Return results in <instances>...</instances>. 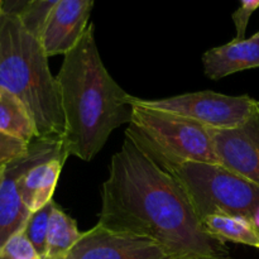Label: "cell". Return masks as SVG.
<instances>
[{
    "label": "cell",
    "instance_id": "obj_13",
    "mask_svg": "<svg viewBox=\"0 0 259 259\" xmlns=\"http://www.w3.org/2000/svg\"><path fill=\"white\" fill-rule=\"evenodd\" d=\"M82 235L75 219L66 214L57 202L53 204L50 218L47 243L43 259H66Z\"/></svg>",
    "mask_w": 259,
    "mask_h": 259
},
{
    "label": "cell",
    "instance_id": "obj_25",
    "mask_svg": "<svg viewBox=\"0 0 259 259\" xmlns=\"http://www.w3.org/2000/svg\"><path fill=\"white\" fill-rule=\"evenodd\" d=\"M0 8H3V0H0Z\"/></svg>",
    "mask_w": 259,
    "mask_h": 259
},
{
    "label": "cell",
    "instance_id": "obj_14",
    "mask_svg": "<svg viewBox=\"0 0 259 259\" xmlns=\"http://www.w3.org/2000/svg\"><path fill=\"white\" fill-rule=\"evenodd\" d=\"M205 229L222 242H233L259 249V232L252 220L238 215H211L202 222Z\"/></svg>",
    "mask_w": 259,
    "mask_h": 259
},
{
    "label": "cell",
    "instance_id": "obj_4",
    "mask_svg": "<svg viewBox=\"0 0 259 259\" xmlns=\"http://www.w3.org/2000/svg\"><path fill=\"white\" fill-rule=\"evenodd\" d=\"M131 104L133 111L125 137L164 171L186 162L219 163L209 128L175 114Z\"/></svg>",
    "mask_w": 259,
    "mask_h": 259
},
{
    "label": "cell",
    "instance_id": "obj_18",
    "mask_svg": "<svg viewBox=\"0 0 259 259\" xmlns=\"http://www.w3.org/2000/svg\"><path fill=\"white\" fill-rule=\"evenodd\" d=\"M0 259H42L27 238L24 228L0 245Z\"/></svg>",
    "mask_w": 259,
    "mask_h": 259
},
{
    "label": "cell",
    "instance_id": "obj_20",
    "mask_svg": "<svg viewBox=\"0 0 259 259\" xmlns=\"http://www.w3.org/2000/svg\"><path fill=\"white\" fill-rule=\"evenodd\" d=\"M258 8L259 0H240V7L232 15L235 30H237L235 39H244L250 17Z\"/></svg>",
    "mask_w": 259,
    "mask_h": 259
},
{
    "label": "cell",
    "instance_id": "obj_24",
    "mask_svg": "<svg viewBox=\"0 0 259 259\" xmlns=\"http://www.w3.org/2000/svg\"><path fill=\"white\" fill-rule=\"evenodd\" d=\"M3 12H4V8H0V17H2Z\"/></svg>",
    "mask_w": 259,
    "mask_h": 259
},
{
    "label": "cell",
    "instance_id": "obj_5",
    "mask_svg": "<svg viewBox=\"0 0 259 259\" xmlns=\"http://www.w3.org/2000/svg\"><path fill=\"white\" fill-rule=\"evenodd\" d=\"M186 192L199 220L211 215L249 218L259 205V187L220 163L186 162L169 171Z\"/></svg>",
    "mask_w": 259,
    "mask_h": 259
},
{
    "label": "cell",
    "instance_id": "obj_7",
    "mask_svg": "<svg viewBox=\"0 0 259 259\" xmlns=\"http://www.w3.org/2000/svg\"><path fill=\"white\" fill-rule=\"evenodd\" d=\"M55 157H67L61 139H34L25 156L7 166L0 187V245L12 235L23 229L29 218V211L22 201L19 180L33 164Z\"/></svg>",
    "mask_w": 259,
    "mask_h": 259
},
{
    "label": "cell",
    "instance_id": "obj_15",
    "mask_svg": "<svg viewBox=\"0 0 259 259\" xmlns=\"http://www.w3.org/2000/svg\"><path fill=\"white\" fill-rule=\"evenodd\" d=\"M0 132L27 143L37 139V129L25 106L8 91L0 89Z\"/></svg>",
    "mask_w": 259,
    "mask_h": 259
},
{
    "label": "cell",
    "instance_id": "obj_3",
    "mask_svg": "<svg viewBox=\"0 0 259 259\" xmlns=\"http://www.w3.org/2000/svg\"><path fill=\"white\" fill-rule=\"evenodd\" d=\"M40 39L18 12L0 17V89L14 95L32 116L37 138L61 139L66 132L60 90Z\"/></svg>",
    "mask_w": 259,
    "mask_h": 259
},
{
    "label": "cell",
    "instance_id": "obj_10",
    "mask_svg": "<svg viewBox=\"0 0 259 259\" xmlns=\"http://www.w3.org/2000/svg\"><path fill=\"white\" fill-rule=\"evenodd\" d=\"M95 0H60L48 13L39 39L48 57L70 52L89 27Z\"/></svg>",
    "mask_w": 259,
    "mask_h": 259
},
{
    "label": "cell",
    "instance_id": "obj_19",
    "mask_svg": "<svg viewBox=\"0 0 259 259\" xmlns=\"http://www.w3.org/2000/svg\"><path fill=\"white\" fill-rule=\"evenodd\" d=\"M29 147L30 143L0 132V168H4L15 159L25 156Z\"/></svg>",
    "mask_w": 259,
    "mask_h": 259
},
{
    "label": "cell",
    "instance_id": "obj_1",
    "mask_svg": "<svg viewBox=\"0 0 259 259\" xmlns=\"http://www.w3.org/2000/svg\"><path fill=\"white\" fill-rule=\"evenodd\" d=\"M98 224L148 238L175 255L229 257L225 243L201 224L177 180L126 137L101 187Z\"/></svg>",
    "mask_w": 259,
    "mask_h": 259
},
{
    "label": "cell",
    "instance_id": "obj_9",
    "mask_svg": "<svg viewBox=\"0 0 259 259\" xmlns=\"http://www.w3.org/2000/svg\"><path fill=\"white\" fill-rule=\"evenodd\" d=\"M210 134L219 163L259 187V100L244 124Z\"/></svg>",
    "mask_w": 259,
    "mask_h": 259
},
{
    "label": "cell",
    "instance_id": "obj_22",
    "mask_svg": "<svg viewBox=\"0 0 259 259\" xmlns=\"http://www.w3.org/2000/svg\"><path fill=\"white\" fill-rule=\"evenodd\" d=\"M169 259H207V258L196 257V255H176V257H172Z\"/></svg>",
    "mask_w": 259,
    "mask_h": 259
},
{
    "label": "cell",
    "instance_id": "obj_6",
    "mask_svg": "<svg viewBox=\"0 0 259 259\" xmlns=\"http://www.w3.org/2000/svg\"><path fill=\"white\" fill-rule=\"evenodd\" d=\"M131 103L190 119L209 129H233L249 119L258 100L248 95L230 96L205 90L157 100L132 95Z\"/></svg>",
    "mask_w": 259,
    "mask_h": 259
},
{
    "label": "cell",
    "instance_id": "obj_12",
    "mask_svg": "<svg viewBox=\"0 0 259 259\" xmlns=\"http://www.w3.org/2000/svg\"><path fill=\"white\" fill-rule=\"evenodd\" d=\"M67 157H55L33 164L19 180L22 201L29 214L38 211L52 201L61 171Z\"/></svg>",
    "mask_w": 259,
    "mask_h": 259
},
{
    "label": "cell",
    "instance_id": "obj_17",
    "mask_svg": "<svg viewBox=\"0 0 259 259\" xmlns=\"http://www.w3.org/2000/svg\"><path fill=\"white\" fill-rule=\"evenodd\" d=\"M58 2L60 0H29L18 13L25 27L39 38L40 29L48 13Z\"/></svg>",
    "mask_w": 259,
    "mask_h": 259
},
{
    "label": "cell",
    "instance_id": "obj_23",
    "mask_svg": "<svg viewBox=\"0 0 259 259\" xmlns=\"http://www.w3.org/2000/svg\"><path fill=\"white\" fill-rule=\"evenodd\" d=\"M5 168H7V167H4V168H0V187H2L3 180H4V176H5Z\"/></svg>",
    "mask_w": 259,
    "mask_h": 259
},
{
    "label": "cell",
    "instance_id": "obj_2",
    "mask_svg": "<svg viewBox=\"0 0 259 259\" xmlns=\"http://www.w3.org/2000/svg\"><path fill=\"white\" fill-rule=\"evenodd\" d=\"M94 29L90 23L56 76L66 123L63 149L85 162L93 161L118 126L129 124L133 111L132 95L104 66Z\"/></svg>",
    "mask_w": 259,
    "mask_h": 259
},
{
    "label": "cell",
    "instance_id": "obj_16",
    "mask_svg": "<svg viewBox=\"0 0 259 259\" xmlns=\"http://www.w3.org/2000/svg\"><path fill=\"white\" fill-rule=\"evenodd\" d=\"M53 204L55 201H51L38 211L29 215L27 223L24 225V232L29 242L43 259L46 252V243H47L48 227H50V218L52 214Z\"/></svg>",
    "mask_w": 259,
    "mask_h": 259
},
{
    "label": "cell",
    "instance_id": "obj_8",
    "mask_svg": "<svg viewBox=\"0 0 259 259\" xmlns=\"http://www.w3.org/2000/svg\"><path fill=\"white\" fill-rule=\"evenodd\" d=\"M176 257L154 240L114 232L96 224L82 235L66 259H169Z\"/></svg>",
    "mask_w": 259,
    "mask_h": 259
},
{
    "label": "cell",
    "instance_id": "obj_21",
    "mask_svg": "<svg viewBox=\"0 0 259 259\" xmlns=\"http://www.w3.org/2000/svg\"><path fill=\"white\" fill-rule=\"evenodd\" d=\"M250 220H252L253 225L255 227V229L259 232V205L253 210L252 215H250Z\"/></svg>",
    "mask_w": 259,
    "mask_h": 259
},
{
    "label": "cell",
    "instance_id": "obj_11",
    "mask_svg": "<svg viewBox=\"0 0 259 259\" xmlns=\"http://www.w3.org/2000/svg\"><path fill=\"white\" fill-rule=\"evenodd\" d=\"M204 72L211 80H220L240 71L259 67V32L244 39L207 50L201 58Z\"/></svg>",
    "mask_w": 259,
    "mask_h": 259
}]
</instances>
